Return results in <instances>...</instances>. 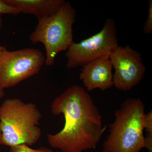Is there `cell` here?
<instances>
[{"instance_id": "cell-15", "label": "cell", "mask_w": 152, "mask_h": 152, "mask_svg": "<svg viewBox=\"0 0 152 152\" xmlns=\"http://www.w3.org/2000/svg\"><path fill=\"white\" fill-rule=\"evenodd\" d=\"M5 93L4 90H0V99L2 98L4 96Z\"/></svg>"}, {"instance_id": "cell-16", "label": "cell", "mask_w": 152, "mask_h": 152, "mask_svg": "<svg viewBox=\"0 0 152 152\" xmlns=\"http://www.w3.org/2000/svg\"><path fill=\"white\" fill-rule=\"evenodd\" d=\"M0 145H2V134L1 131V125H0Z\"/></svg>"}, {"instance_id": "cell-7", "label": "cell", "mask_w": 152, "mask_h": 152, "mask_svg": "<svg viewBox=\"0 0 152 152\" xmlns=\"http://www.w3.org/2000/svg\"><path fill=\"white\" fill-rule=\"evenodd\" d=\"M109 58L115 70L114 86L118 90L129 91L143 78L146 69L141 55L129 46H119Z\"/></svg>"}, {"instance_id": "cell-10", "label": "cell", "mask_w": 152, "mask_h": 152, "mask_svg": "<svg viewBox=\"0 0 152 152\" xmlns=\"http://www.w3.org/2000/svg\"><path fill=\"white\" fill-rule=\"evenodd\" d=\"M144 129L146 132L145 138V148L149 152H152V111L145 113L144 119Z\"/></svg>"}, {"instance_id": "cell-8", "label": "cell", "mask_w": 152, "mask_h": 152, "mask_svg": "<svg viewBox=\"0 0 152 152\" xmlns=\"http://www.w3.org/2000/svg\"><path fill=\"white\" fill-rule=\"evenodd\" d=\"M113 65L109 57H104L82 66L80 79L88 91L96 89L106 91L114 86Z\"/></svg>"}, {"instance_id": "cell-3", "label": "cell", "mask_w": 152, "mask_h": 152, "mask_svg": "<svg viewBox=\"0 0 152 152\" xmlns=\"http://www.w3.org/2000/svg\"><path fill=\"white\" fill-rule=\"evenodd\" d=\"M42 118L34 104L25 102L18 98L5 100L0 106L2 145H34L42 134L39 126Z\"/></svg>"}, {"instance_id": "cell-2", "label": "cell", "mask_w": 152, "mask_h": 152, "mask_svg": "<svg viewBox=\"0 0 152 152\" xmlns=\"http://www.w3.org/2000/svg\"><path fill=\"white\" fill-rule=\"evenodd\" d=\"M145 111L140 98L124 101L115 111V121L109 124L102 152H140L145 148Z\"/></svg>"}, {"instance_id": "cell-5", "label": "cell", "mask_w": 152, "mask_h": 152, "mask_svg": "<svg viewBox=\"0 0 152 152\" xmlns=\"http://www.w3.org/2000/svg\"><path fill=\"white\" fill-rule=\"evenodd\" d=\"M117 28L113 19L107 18L99 32L81 42H73L67 50V67L83 66L94 60L110 57L119 46Z\"/></svg>"}, {"instance_id": "cell-14", "label": "cell", "mask_w": 152, "mask_h": 152, "mask_svg": "<svg viewBox=\"0 0 152 152\" xmlns=\"http://www.w3.org/2000/svg\"><path fill=\"white\" fill-rule=\"evenodd\" d=\"M3 20L2 18V15L0 14V29L1 28L2 26ZM6 47L4 46H2L0 45V56L2 55L3 52L5 50H7Z\"/></svg>"}, {"instance_id": "cell-13", "label": "cell", "mask_w": 152, "mask_h": 152, "mask_svg": "<svg viewBox=\"0 0 152 152\" xmlns=\"http://www.w3.org/2000/svg\"><path fill=\"white\" fill-rule=\"evenodd\" d=\"M144 32L146 34L152 33V1L149 2L148 14L143 28Z\"/></svg>"}, {"instance_id": "cell-9", "label": "cell", "mask_w": 152, "mask_h": 152, "mask_svg": "<svg viewBox=\"0 0 152 152\" xmlns=\"http://www.w3.org/2000/svg\"><path fill=\"white\" fill-rule=\"evenodd\" d=\"M21 13L32 14L38 20L56 13L66 2L64 0H4Z\"/></svg>"}, {"instance_id": "cell-12", "label": "cell", "mask_w": 152, "mask_h": 152, "mask_svg": "<svg viewBox=\"0 0 152 152\" xmlns=\"http://www.w3.org/2000/svg\"><path fill=\"white\" fill-rule=\"evenodd\" d=\"M19 10L7 4L4 0H0V14H10L16 15L20 13Z\"/></svg>"}, {"instance_id": "cell-6", "label": "cell", "mask_w": 152, "mask_h": 152, "mask_svg": "<svg viewBox=\"0 0 152 152\" xmlns=\"http://www.w3.org/2000/svg\"><path fill=\"white\" fill-rule=\"evenodd\" d=\"M45 61V57L38 49L6 50L0 56V90L16 86L39 73Z\"/></svg>"}, {"instance_id": "cell-4", "label": "cell", "mask_w": 152, "mask_h": 152, "mask_svg": "<svg viewBox=\"0 0 152 152\" xmlns=\"http://www.w3.org/2000/svg\"><path fill=\"white\" fill-rule=\"evenodd\" d=\"M76 17L75 10L70 3L66 2L56 13L38 20L29 39L33 44H43L46 52V65L53 66L57 55L67 51L74 42L73 26Z\"/></svg>"}, {"instance_id": "cell-1", "label": "cell", "mask_w": 152, "mask_h": 152, "mask_svg": "<svg viewBox=\"0 0 152 152\" xmlns=\"http://www.w3.org/2000/svg\"><path fill=\"white\" fill-rule=\"evenodd\" d=\"M51 112L55 115L62 114L64 118L61 130L47 134L50 146L62 152L95 148L105 130L99 109L81 86L73 85L55 98Z\"/></svg>"}, {"instance_id": "cell-11", "label": "cell", "mask_w": 152, "mask_h": 152, "mask_svg": "<svg viewBox=\"0 0 152 152\" xmlns=\"http://www.w3.org/2000/svg\"><path fill=\"white\" fill-rule=\"evenodd\" d=\"M9 152H55L53 150L45 147H41L39 148H31L26 145H21L11 147Z\"/></svg>"}]
</instances>
